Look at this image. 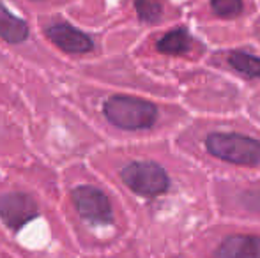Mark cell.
<instances>
[{
  "label": "cell",
  "instance_id": "cell-1",
  "mask_svg": "<svg viewBox=\"0 0 260 258\" xmlns=\"http://www.w3.org/2000/svg\"><path fill=\"white\" fill-rule=\"evenodd\" d=\"M105 117L120 129H145L156 121L157 110L152 103L138 97L113 96L103 106Z\"/></svg>",
  "mask_w": 260,
  "mask_h": 258
},
{
  "label": "cell",
  "instance_id": "cell-2",
  "mask_svg": "<svg viewBox=\"0 0 260 258\" xmlns=\"http://www.w3.org/2000/svg\"><path fill=\"white\" fill-rule=\"evenodd\" d=\"M206 147L214 158L236 165L253 166L260 163V141L232 133H214L207 136Z\"/></svg>",
  "mask_w": 260,
  "mask_h": 258
},
{
  "label": "cell",
  "instance_id": "cell-3",
  "mask_svg": "<svg viewBox=\"0 0 260 258\" xmlns=\"http://www.w3.org/2000/svg\"><path fill=\"white\" fill-rule=\"evenodd\" d=\"M122 180L131 191L142 196H157L168 190V175L159 165L137 161L122 170Z\"/></svg>",
  "mask_w": 260,
  "mask_h": 258
},
{
  "label": "cell",
  "instance_id": "cell-4",
  "mask_svg": "<svg viewBox=\"0 0 260 258\" xmlns=\"http://www.w3.org/2000/svg\"><path fill=\"white\" fill-rule=\"evenodd\" d=\"M78 214L94 225L112 223V205L101 190L94 186H78L71 193Z\"/></svg>",
  "mask_w": 260,
  "mask_h": 258
},
{
  "label": "cell",
  "instance_id": "cell-5",
  "mask_svg": "<svg viewBox=\"0 0 260 258\" xmlns=\"http://www.w3.org/2000/svg\"><path fill=\"white\" fill-rule=\"evenodd\" d=\"M36 216L38 205L32 196L25 193H6L0 196V219L11 230L18 232Z\"/></svg>",
  "mask_w": 260,
  "mask_h": 258
},
{
  "label": "cell",
  "instance_id": "cell-6",
  "mask_svg": "<svg viewBox=\"0 0 260 258\" xmlns=\"http://www.w3.org/2000/svg\"><path fill=\"white\" fill-rule=\"evenodd\" d=\"M48 39L68 53H87L94 48L92 39L69 23H53L46 28Z\"/></svg>",
  "mask_w": 260,
  "mask_h": 258
},
{
  "label": "cell",
  "instance_id": "cell-7",
  "mask_svg": "<svg viewBox=\"0 0 260 258\" xmlns=\"http://www.w3.org/2000/svg\"><path fill=\"white\" fill-rule=\"evenodd\" d=\"M216 258H260V237L232 235L218 246Z\"/></svg>",
  "mask_w": 260,
  "mask_h": 258
},
{
  "label": "cell",
  "instance_id": "cell-8",
  "mask_svg": "<svg viewBox=\"0 0 260 258\" xmlns=\"http://www.w3.org/2000/svg\"><path fill=\"white\" fill-rule=\"evenodd\" d=\"M0 38L7 43H23L28 38V27L21 18L9 13L6 6L0 2Z\"/></svg>",
  "mask_w": 260,
  "mask_h": 258
},
{
  "label": "cell",
  "instance_id": "cell-9",
  "mask_svg": "<svg viewBox=\"0 0 260 258\" xmlns=\"http://www.w3.org/2000/svg\"><path fill=\"white\" fill-rule=\"evenodd\" d=\"M189 50V35L184 30H172L157 41V52L167 55H181Z\"/></svg>",
  "mask_w": 260,
  "mask_h": 258
},
{
  "label": "cell",
  "instance_id": "cell-10",
  "mask_svg": "<svg viewBox=\"0 0 260 258\" xmlns=\"http://www.w3.org/2000/svg\"><path fill=\"white\" fill-rule=\"evenodd\" d=\"M229 62L236 71L243 72V75L250 76V78H260V59L255 55L244 52L230 53Z\"/></svg>",
  "mask_w": 260,
  "mask_h": 258
},
{
  "label": "cell",
  "instance_id": "cell-11",
  "mask_svg": "<svg viewBox=\"0 0 260 258\" xmlns=\"http://www.w3.org/2000/svg\"><path fill=\"white\" fill-rule=\"evenodd\" d=\"M135 9L142 21L154 23L163 14V4L161 0H135Z\"/></svg>",
  "mask_w": 260,
  "mask_h": 258
},
{
  "label": "cell",
  "instance_id": "cell-12",
  "mask_svg": "<svg viewBox=\"0 0 260 258\" xmlns=\"http://www.w3.org/2000/svg\"><path fill=\"white\" fill-rule=\"evenodd\" d=\"M211 7L218 16L234 18L243 11V0H211Z\"/></svg>",
  "mask_w": 260,
  "mask_h": 258
}]
</instances>
